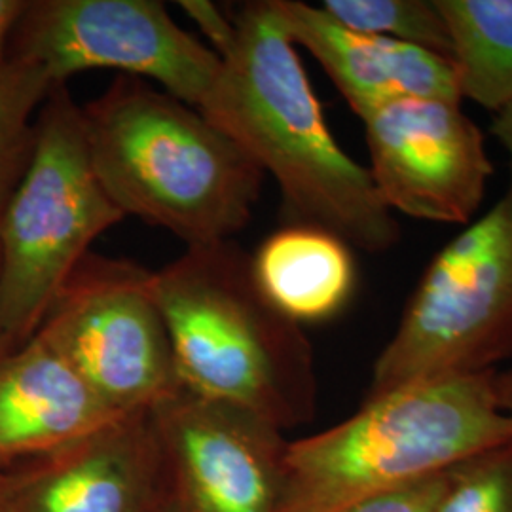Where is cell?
Masks as SVG:
<instances>
[{
    "instance_id": "17",
    "label": "cell",
    "mask_w": 512,
    "mask_h": 512,
    "mask_svg": "<svg viewBox=\"0 0 512 512\" xmlns=\"http://www.w3.org/2000/svg\"><path fill=\"white\" fill-rule=\"evenodd\" d=\"M319 8L351 31L414 44L446 57L452 54L437 0H325Z\"/></svg>"
},
{
    "instance_id": "20",
    "label": "cell",
    "mask_w": 512,
    "mask_h": 512,
    "mask_svg": "<svg viewBox=\"0 0 512 512\" xmlns=\"http://www.w3.org/2000/svg\"><path fill=\"white\" fill-rule=\"evenodd\" d=\"M177 6L196 23V27L207 40V46L215 54L219 57L228 54L238 35L236 18L226 16L219 4L211 0H181L177 2Z\"/></svg>"
},
{
    "instance_id": "22",
    "label": "cell",
    "mask_w": 512,
    "mask_h": 512,
    "mask_svg": "<svg viewBox=\"0 0 512 512\" xmlns=\"http://www.w3.org/2000/svg\"><path fill=\"white\" fill-rule=\"evenodd\" d=\"M492 135L501 143V147L507 150L509 154V167H511V177H509V188L507 194L512 198V103L509 107L499 110L495 114L492 122Z\"/></svg>"
},
{
    "instance_id": "1",
    "label": "cell",
    "mask_w": 512,
    "mask_h": 512,
    "mask_svg": "<svg viewBox=\"0 0 512 512\" xmlns=\"http://www.w3.org/2000/svg\"><path fill=\"white\" fill-rule=\"evenodd\" d=\"M238 35L198 107L260 171L272 175L287 224H310L365 253L391 251L401 228L368 167L332 135L298 48L270 0L247 2Z\"/></svg>"
},
{
    "instance_id": "23",
    "label": "cell",
    "mask_w": 512,
    "mask_h": 512,
    "mask_svg": "<svg viewBox=\"0 0 512 512\" xmlns=\"http://www.w3.org/2000/svg\"><path fill=\"white\" fill-rule=\"evenodd\" d=\"M494 387L501 410L512 418V366L503 372H495Z\"/></svg>"
},
{
    "instance_id": "3",
    "label": "cell",
    "mask_w": 512,
    "mask_h": 512,
    "mask_svg": "<svg viewBox=\"0 0 512 512\" xmlns=\"http://www.w3.org/2000/svg\"><path fill=\"white\" fill-rule=\"evenodd\" d=\"M154 291L183 389L283 433L315 416L310 340L260 293L251 253L234 239L186 247L154 272Z\"/></svg>"
},
{
    "instance_id": "18",
    "label": "cell",
    "mask_w": 512,
    "mask_h": 512,
    "mask_svg": "<svg viewBox=\"0 0 512 512\" xmlns=\"http://www.w3.org/2000/svg\"><path fill=\"white\" fill-rule=\"evenodd\" d=\"M433 512H512V442L456 465Z\"/></svg>"
},
{
    "instance_id": "10",
    "label": "cell",
    "mask_w": 512,
    "mask_h": 512,
    "mask_svg": "<svg viewBox=\"0 0 512 512\" xmlns=\"http://www.w3.org/2000/svg\"><path fill=\"white\" fill-rule=\"evenodd\" d=\"M368 173L389 211L439 224H471L494 165L461 101L403 99L368 112Z\"/></svg>"
},
{
    "instance_id": "6",
    "label": "cell",
    "mask_w": 512,
    "mask_h": 512,
    "mask_svg": "<svg viewBox=\"0 0 512 512\" xmlns=\"http://www.w3.org/2000/svg\"><path fill=\"white\" fill-rule=\"evenodd\" d=\"M512 357V198L442 247L378 355L366 395L494 372Z\"/></svg>"
},
{
    "instance_id": "11",
    "label": "cell",
    "mask_w": 512,
    "mask_h": 512,
    "mask_svg": "<svg viewBox=\"0 0 512 512\" xmlns=\"http://www.w3.org/2000/svg\"><path fill=\"white\" fill-rule=\"evenodd\" d=\"M0 512H158L162 459L150 414H131L35 459Z\"/></svg>"
},
{
    "instance_id": "5",
    "label": "cell",
    "mask_w": 512,
    "mask_h": 512,
    "mask_svg": "<svg viewBox=\"0 0 512 512\" xmlns=\"http://www.w3.org/2000/svg\"><path fill=\"white\" fill-rule=\"evenodd\" d=\"M126 215L93 171L82 107L57 84L37 118L29 169L0 217V342H29L65 281Z\"/></svg>"
},
{
    "instance_id": "4",
    "label": "cell",
    "mask_w": 512,
    "mask_h": 512,
    "mask_svg": "<svg viewBox=\"0 0 512 512\" xmlns=\"http://www.w3.org/2000/svg\"><path fill=\"white\" fill-rule=\"evenodd\" d=\"M494 372L425 380L366 395L329 429L289 440L279 512H340L368 497L444 475L512 442Z\"/></svg>"
},
{
    "instance_id": "14",
    "label": "cell",
    "mask_w": 512,
    "mask_h": 512,
    "mask_svg": "<svg viewBox=\"0 0 512 512\" xmlns=\"http://www.w3.org/2000/svg\"><path fill=\"white\" fill-rule=\"evenodd\" d=\"M256 285L296 325L323 323L348 308L357 262L344 239L310 224H285L251 255Z\"/></svg>"
},
{
    "instance_id": "2",
    "label": "cell",
    "mask_w": 512,
    "mask_h": 512,
    "mask_svg": "<svg viewBox=\"0 0 512 512\" xmlns=\"http://www.w3.org/2000/svg\"><path fill=\"white\" fill-rule=\"evenodd\" d=\"M82 122L93 171L126 217L186 247L230 241L253 219L264 173L200 109L118 74Z\"/></svg>"
},
{
    "instance_id": "12",
    "label": "cell",
    "mask_w": 512,
    "mask_h": 512,
    "mask_svg": "<svg viewBox=\"0 0 512 512\" xmlns=\"http://www.w3.org/2000/svg\"><path fill=\"white\" fill-rule=\"evenodd\" d=\"M270 4L294 46L315 57L359 118L403 99L461 101L458 73L450 57L351 31L319 6L300 0H270Z\"/></svg>"
},
{
    "instance_id": "13",
    "label": "cell",
    "mask_w": 512,
    "mask_h": 512,
    "mask_svg": "<svg viewBox=\"0 0 512 512\" xmlns=\"http://www.w3.org/2000/svg\"><path fill=\"white\" fill-rule=\"evenodd\" d=\"M120 418L38 334L0 359V463L46 458Z\"/></svg>"
},
{
    "instance_id": "16",
    "label": "cell",
    "mask_w": 512,
    "mask_h": 512,
    "mask_svg": "<svg viewBox=\"0 0 512 512\" xmlns=\"http://www.w3.org/2000/svg\"><path fill=\"white\" fill-rule=\"evenodd\" d=\"M37 63L8 55L0 65V217L25 177L37 141V118L54 90Z\"/></svg>"
},
{
    "instance_id": "8",
    "label": "cell",
    "mask_w": 512,
    "mask_h": 512,
    "mask_svg": "<svg viewBox=\"0 0 512 512\" xmlns=\"http://www.w3.org/2000/svg\"><path fill=\"white\" fill-rule=\"evenodd\" d=\"M10 55L37 63L55 86L74 74L110 69L196 109L220 71L219 55L177 25L158 0L27 2Z\"/></svg>"
},
{
    "instance_id": "24",
    "label": "cell",
    "mask_w": 512,
    "mask_h": 512,
    "mask_svg": "<svg viewBox=\"0 0 512 512\" xmlns=\"http://www.w3.org/2000/svg\"><path fill=\"white\" fill-rule=\"evenodd\" d=\"M8 353H12V351H8V348H6V346L0 342V359H4Z\"/></svg>"
},
{
    "instance_id": "15",
    "label": "cell",
    "mask_w": 512,
    "mask_h": 512,
    "mask_svg": "<svg viewBox=\"0 0 512 512\" xmlns=\"http://www.w3.org/2000/svg\"><path fill=\"white\" fill-rule=\"evenodd\" d=\"M452 42L461 99L484 109L512 103V0H437Z\"/></svg>"
},
{
    "instance_id": "7",
    "label": "cell",
    "mask_w": 512,
    "mask_h": 512,
    "mask_svg": "<svg viewBox=\"0 0 512 512\" xmlns=\"http://www.w3.org/2000/svg\"><path fill=\"white\" fill-rule=\"evenodd\" d=\"M37 334L124 416L150 412L183 389L154 272L135 262L90 253Z\"/></svg>"
},
{
    "instance_id": "19",
    "label": "cell",
    "mask_w": 512,
    "mask_h": 512,
    "mask_svg": "<svg viewBox=\"0 0 512 512\" xmlns=\"http://www.w3.org/2000/svg\"><path fill=\"white\" fill-rule=\"evenodd\" d=\"M448 473L421 480L387 494L368 497L340 512H433L444 492Z\"/></svg>"
},
{
    "instance_id": "21",
    "label": "cell",
    "mask_w": 512,
    "mask_h": 512,
    "mask_svg": "<svg viewBox=\"0 0 512 512\" xmlns=\"http://www.w3.org/2000/svg\"><path fill=\"white\" fill-rule=\"evenodd\" d=\"M25 8L27 0H0V65L10 55V40Z\"/></svg>"
},
{
    "instance_id": "9",
    "label": "cell",
    "mask_w": 512,
    "mask_h": 512,
    "mask_svg": "<svg viewBox=\"0 0 512 512\" xmlns=\"http://www.w3.org/2000/svg\"><path fill=\"white\" fill-rule=\"evenodd\" d=\"M148 414L162 459L158 512H279L281 429L186 389Z\"/></svg>"
}]
</instances>
